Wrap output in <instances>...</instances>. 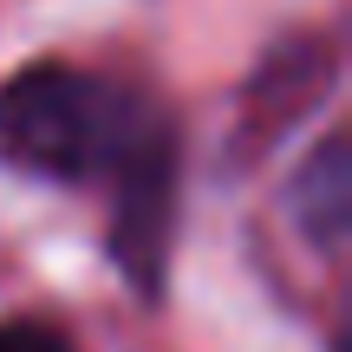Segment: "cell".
I'll return each instance as SVG.
<instances>
[{
	"label": "cell",
	"instance_id": "cell-5",
	"mask_svg": "<svg viewBox=\"0 0 352 352\" xmlns=\"http://www.w3.org/2000/svg\"><path fill=\"white\" fill-rule=\"evenodd\" d=\"M0 352H72L52 320H0Z\"/></svg>",
	"mask_w": 352,
	"mask_h": 352
},
{
	"label": "cell",
	"instance_id": "cell-3",
	"mask_svg": "<svg viewBox=\"0 0 352 352\" xmlns=\"http://www.w3.org/2000/svg\"><path fill=\"white\" fill-rule=\"evenodd\" d=\"M176 176H183L176 131L157 111V124L138 138V151L111 176V189H118L111 196V254L138 294L164 287V261H170V235H176Z\"/></svg>",
	"mask_w": 352,
	"mask_h": 352
},
{
	"label": "cell",
	"instance_id": "cell-2",
	"mask_svg": "<svg viewBox=\"0 0 352 352\" xmlns=\"http://www.w3.org/2000/svg\"><path fill=\"white\" fill-rule=\"evenodd\" d=\"M340 85V46L327 33H280L274 46L254 59V72L241 78V98H235V118H228V164H261L274 157L320 104L333 98Z\"/></svg>",
	"mask_w": 352,
	"mask_h": 352
},
{
	"label": "cell",
	"instance_id": "cell-1",
	"mask_svg": "<svg viewBox=\"0 0 352 352\" xmlns=\"http://www.w3.org/2000/svg\"><path fill=\"white\" fill-rule=\"evenodd\" d=\"M157 111L131 85L85 65H26L0 85V157L52 183H91L118 176Z\"/></svg>",
	"mask_w": 352,
	"mask_h": 352
},
{
	"label": "cell",
	"instance_id": "cell-4",
	"mask_svg": "<svg viewBox=\"0 0 352 352\" xmlns=\"http://www.w3.org/2000/svg\"><path fill=\"white\" fill-rule=\"evenodd\" d=\"M287 215L320 254H333L352 228V144L333 131L300 157V170L287 176Z\"/></svg>",
	"mask_w": 352,
	"mask_h": 352
}]
</instances>
